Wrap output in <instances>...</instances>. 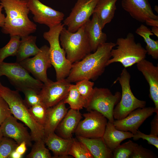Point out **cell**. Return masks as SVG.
Returning a JSON list of instances; mask_svg holds the SVG:
<instances>
[{
    "label": "cell",
    "mask_w": 158,
    "mask_h": 158,
    "mask_svg": "<svg viewBox=\"0 0 158 158\" xmlns=\"http://www.w3.org/2000/svg\"><path fill=\"white\" fill-rule=\"evenodd\" d=\"M116 46V44L111 42H106L100 45L93 53L72 64L66 79L71 83L84 79L96 80L104 72L107 63L111 58V51Z\"/></svg>",
    "instance_id": "cell-1"
},
{
    "label": "cell",
    "mask_w": 158,
    "mask_h": 158,
    "mask_svg": "<svg viewBox=\"0 0 158 158\" xmlns=\"http://www.w3.org/2000/svg\"><path fill=\"white\" fill-rule=\"evenodd\" d=\"M6 16L1 31L21 38L35 32L37 26L29 18L28 0H0Z\"/></svg>",
    "instance_id": "cell-2"
},
{
    "label": "cell",
    "mask_w": 158,
    "mask_h": 158,
    "mask_svg": "<svg viewBox=\"0 0 158 158\" xmlns=\"http://www.w3.org/2000/svg\"><path fill=\"white\" fill-rule=\"evenodd\" d=\"M0 96L7 102L12 114L23 122L30 130L32 140L44 139V127L37 123L30 114L29 107L17 90H13L3 86L0 81Z\"/></svg>",
    "instance_id": "cell-3"
},
{
    "label": "cell",
    "mask_w": 158,
    "mask_h": 158,
    "mask_svg": "<svg viewBox=\"0 0 158 158\" xmlns=\"http://www.w3.org/2000/svg\"><path fill=\"white\" fill-rule=\"evenodd\" d=\"M116 47L111 51V58L107 66L116 62L121 63L124 68L137 63L145 59L146 51L139 42H135L134 35L132 33L128 34L126 37L117 39L115 43Z\"/></svg>",
    "instance_id": "cell-4"
},
{
    "label": "cell",
    "mask_w": 158,
    "mask_h": 158,
    "mask_svg": "<svg viewBox=\"0 0 158 158\" xmlns=\"http://www.w3.org/2000/svg\"><path fill=\"white\" fill-rule=\"evenodd\" d=\"M85 24L75 32H70L63 27L60 32L61 44L67 59L72 64L81 60L92 52Z\"/></svg>",
    "instance_id": "cell-5"
},
{
    "label": "cell",
    "mask_w": 158,
    "mask_h": 158,
    "mask_svg": "<svg viewBox=\"0 0 158 158\" xmlns=\"http://www.w3.org/2000/svg\"><path fill=\"white\" fill-rule=\"evenodd\" d=\"M64 26L61 23L49 28V30L43 34V37L49 44L50 59L56 71L57 80L67 77L72 66L67 59L64 49L60 46L59 35Z\"/></svg>",
    "instance_id": "cell-6"
},
{
    "label": "cell",
    "mask_w": 158,
    "mask_h": 158,
    "mask_svg": "<svg viewBox=\"0 0 158 158\" xmlns=\"http://www.w3.org/2000/svg\"><path fill=\"white\" fill-rule=\"evenodd\" d=\"M130 73L124 68L114 82V83L119 82L122 90L121 99L114 109L113 117L116 120L122 119L134 110L146 106V102L138 99L132 92L130 85Z\"/></svg>",
    "instance_id": "cell-7"
},
{
    "label": "cell",
    "mask_w": 158,
    "mask_h": 158,
    "mask_svg": "<svg viewBox=\"0 0 158 158\" xmlns=\"http://www.w3.org/2000/svg\"><path fill=\"white\" fill-rule=\"evenodd\" d=\"M6 76L11 84L18 91L32 88L38 92L44 83L31 76L29 73L19 63H0V77Z\"/></svg>",
    "instance_id": "cell-8"
},
{
    "label": "cell",
    "mask_w": 158,
    "mask_h": 158,
    "mask_svg": "<svg viewBox=\"0 0 158 158\" xmlns=\"http://www.w3.org/2000/svg\"><path fill=\"white\" fill-rule=\"evenodd\" d=\"M121 97V93L119 92L113 95L108 88L95 87L86 109L88 111L95 110L99 112L108 121L113 123L114 109Z\"/></svg>",
    "instance_id": "cell-9"
},
{
    "label": "cell",
    "mask_w": 158,
    "mask_h": 158,
    "mask_svg": "<svg viewBox=\"0 0 158 158\" xmlns=\"http://www.w3.org/2000/svg\"><path fill=\"white\" fill-rule=\"evenodd\" d=\"M88 111L83 114L84 119L80 121L74 133L76 136L86 138L102 137L108 122L107 119L96 111Z\"/></svg>",
    "instance_id": "cell-10"
},
{
    "label": "cell",
    "mask_w": 158,
    "mask_h": 158,
    "mask_svg": "<svg viewBox=\"0 0 158 158\" xmlns=\"http://www.w3.org/2000/svg\"><path fill=\"white\" fill-rule=\"evenodd\" d=\"M40 49V51L34 57L27 58L19 63L36 79L46 84L50 80L47 77V70L52 66L49 55V47L45 45Z\"/></svg>",
    "instance_id": "cell-11"
},
{
    "label": "cell",
    "mask_w": 158,
    "mask_h": 158,
    "mask_svg": "<svg viewBox=\"0 0 158 158\" xmlns=\"http://www.w3.org/2000/svg\"><path fill=\"white\" fill-rule=\"evenodd\" d=\"M98 0H77L63 24L70 32H76L90 19Z\"/></svg>",
    "instance_id": "cell-12"
},
{
    "label": "cell",
    "mask_w": 158,
    "mask_h": 158,
    "mask_svg": "<svg viewBox=\"0 0 158 158\" xmlns=\"http://www.w3.org/2000/svg\"><path fill=\"white\" fill-rule=\"evenodd\" d=\"M71 85L66 78L44 84L39 93L42 103L47 108L57 104L67 96Z\"/></svg>",
    "instance_id": "cell-13"
},
{
    "label": "cell",
    "mask_w": 158,
    "mask_h": 158,
    "mask_svg": "<svg viewBox=\"0 0 158 158\" xmlns=\"http://www.w3.org/2000/svg\"><path fill=\"white\" fill-rule=\"evenodd\" d=\"M28 6L33 15L34 21L49 28L61 23L64 19L63 13L45 5L39 0H28Z\"/></svg>",
    "instance_id": "cell-14"
},
{
    "label": "cell",
    "mask_w": 158,
    "mask_h": 158,
    "mask_svg": "<svg viewBox=\"0 0 158 158\" xmlns=\"http://www.w3.org/2000/svg\"><path fill=\"white\" fill-rule=\"evenodd\" d=\"M158 114L155 107L138 108L131 112L125 118L114 120L113 124L115 128L124 131H129L133 135L146 120L154 113Z\"/></svg>",
    "instance_id": "cell-15"
},
{
    "label": "cell",
    "mask_w": 158,
    "mask_h": 158,
    "mask_svg": "<svg viewBox=\"0 0 158 158\" xmlns=\"http://www.w3.org/2000/svg\"><path fill=\"white\" fill-rule=\"evenodd\" d=\"M3 137L14 140L18 145L25 142L28 146L32 145L31 137L27 128L12 115L7 118L0 126Z\"/></svg>",
    "instance_id": "cell-16"
},
{
    "label": "cell",
    "mask_w": 158,
    "mask_h": 158,
    "mask_svg": "<svg viewBox=\"0 0 158 158\" xmlns=\"http://www.w3.org/2000/svg\"><path fill=\"white\" fill-rule=\"evenodd\" d=\"M121 6L133 19L144 23L148 18L158 20L148 0H121Z\"/></svg>",
    "instance_id": "cell-17"
},
{
    "label": "cell",
    "mask_w": 158,
    "mask_h": 158,
    "mask_svg": "<svg viewBox=\"0 0 158 158\" xmlns=\"http://www.w3.org/2000/svg\"><path fill=\"white\" fill-rule=\"evenodd\" d=\"M137 67L149 84V97L158 111V66L145 59L137 63Z\"/></svg>",
    "instance_id": "cell-18"
},
{
    "label": "cell",
    "mask_w": 158,
    "mask_h": 158,
    "mask_svg": "<svg viewBox=\"0 0 158 158\" xmlns=\"http://www.w3.org/2000/svg\"><path fill=\"white\" fill-rule=\"evenodd\" d=\"M85 25V31L89 40L91 52H94L100 45L106 42L107 35L102 31L99 19L95 13L92 14V19Z\"/></svg>",
    "instance_id": "cell-19"
},
{
    "label": "cell",
    "mask_w": 158,
    "mask_h": 158,
    "mask_svg": "<svg viewBox=\"0 0 158 158\" xmlns=\"http://www.w3.org/2000/svg\"><path fill=\"white\" fill-rule=\"evenodd\" d=\"M82 118L79 110L71 109L56 128L55 131L58 135L64 139L72 138L73 134Z\"/></svg>",
    "instance_id": "cell-20"
},
{
    "label": "cell",
    "mask_w": 158,
    "mask_h": 158,
    "mask_svg": "<svg viewBox=\"0 0 158 158\" xmlns=\"http://www.w3.org/2000/svg\"><path fill=\"white\" fill-rule=\"evenodd\" d=\"M68 111L63 100L55 105L48 108L46 121L44 127L45 137L54 133L55 130Z\"/></svg>",
    "instance_id": "cell-21"
},
{
    "label": "cell",
    "mask_w": 158,
    "mask_h": 158,
    "mask_svg": "<svg viewBox=\"0 0 158 158\" xmlns=\"http://www.w3.org/2000/svg\"><path fill=\"white\" fill-rule=\"evenodd\" d=\"M73 138L64 139L53 133L45 136L44 140L48 148L53 153L55 157L66 158Z\"/></svg>",
    "instance_id": "cell-22"
},
{
    "label": "cell",
    "mask_w": 158,
    "mask_h": 158,
    "mask_svg": "<svg viewBox=\"0 0 158 158\" xmlns=\"http://www.w3.org/2000/svg\"><path fill=\"white\" fill-rule=\"evenodd\" d=\"M133 135L130 132L116 129L113 123L108 121L102 137L107 145L113 152L122 141L132 138Z\"/></svg>",
    "instance_id": "cell-23"
},
{
    "label": "cell",
    "mask_w": 158,
    "mask_h": 158,
    "mask_svg": "<svg viewBox=\"0 0 158 158\" xmlns=\"http://www.w3.org/2000/svg\"><path fill=\"white\" fill-rule=\"evenodd\" d=\"M87 147L94 158H113L112 151L105 144L102 137L89 138L76 136Z\"/></svg>",
    "instance_id": "cell-24"
},
{
    "label": "cell",
    "mask_w": 158,
    "mask_h": 158,
    "mask_svg": "<svg viewBox=\"0 0 158 158\" xmlns=\"http://www.w3.org/2000/svg\"><path fill=\"white\" fill-rule=\"evenodd\" d=\"M117 0H98L93 13H96L103 28L114 18Z\"/></svg>",
    "instance_id": "cell-25"
},
{
    "label": "cell",
    "mask_w": 158,
    "mask_h": 158,
    "mask_svg": "<svg viewBox=\"0 0 158 158\" xmlns=\"http://www.w3.org/2000/svg\"><path fill=\"white\" fill-rule=\"evenodd\" d=\"M18 52L16 56V62L19 63L32 56H35L40 49L37 46L36 36L28 35L21 38Z\"/></svg>",
    "instance_id": "cell-26"
},
{
    "label": "cell",
    "mask_w": 158,
    "mask_h": 158,
    "mask_svg": "<svg viewBox=\"0 0 158 158\" xmlns=\"http://www.w3.org/2000/svg\"><path fill=\"white\" fill-rule=\"evenodd\" d=\"M135 33L143 38L146 44L145 49L147 54L155 59H158V40L151 38L153 34L151 30L145 25L142 24L136 30Z\"/></svg>",
    "instance_id": "cell-27"
},
{
    "label": "cell",
    "mask_w": 158,
    "mask_h": 158,
    "mask_svg": "<svg viewBox=\"0 0 158 158\" xmlns=\"http://www.w3.org/2000/svg\"><path fill=\"white\" fill-rule=\"evenodd\" d=\"M64 103L68 104L71 109L78 110L86 108L87 101L80 93L75 85L71 84L67 96L63 100Z\"/></svg>",
    "instance_id": "cell-28"
},
{
    "label": "cell",
    "mask_w": 158,
    "mask_h": 158,
    "mask_svg": "<svg viewBox=\"0 0 158 158\" xmlns=\"http://www.w3.org/2000/svg\"><path fill=\"white\" fill-rule=\"evenodd\" d=\"M21 37L18 36H10L8 43L0 48V63L9 56H16L19 47Z\"/></svg>",
    "instance_id": "cell-29"
},
{
    "label": "cell",
    "mask_w": 158,
    "mask_h": 158,
    "mask_svg": "<svg viewBox=\"0 0 158 158\" xmlns=\"http://www.w3.org/2000/svg\"><path fill=\"white\" fill-rule=\"evenodd\" d=\"M68 155L75 158H94L86 145L82 142L73 138Z\"/></svg>",
    "instance_id": "cell-30"
},
{
    "label": "cell",
    "mask_w": 158,
    "mask_h": 158,
    "mask_svg": "<svg viewBox=\"0 0 158 158\" xmlns=\"http://www.w3.org/2000/svg\"><path fill=\"white\" fill-rule=\"evenodd\" d=\"M30 153L26 156L27 158H51V154L45 146L44 139L35 142Z\"/></svg>",
    "instance_id": "cell-31"
},
{
    "label": "cell",
    "mask_w": 158,
    "mask_h": 158,
    "mask_svg": "<svg viewBox=\"0 0 158 158\" xmlns=\"http://www.w3.org/2000/svg\"><path fill=\"white\" fill-rule=\"evenodd\" d=\"M30 112L35 120L44 127L46 120L47 108L42 103L29 108Z\"/></svg>",
    "instance_id": "cell-32"
},
{
    "label": "cell",
    "mask_w": 158,
    "mask_h": 158,
    "mask_svg": "<svg viewBox=\"0 0 158 158\" xmlns=\"http://www.w3.org/2000/svg\"><path fill=\"white\" fill-rule=\"evenodd\" d=\"M137 144L129 140L120 145L113 151V158H130Z\"/></svg>",
    "instance_id": "cell-33"
},
{
    "label": "cell",
    "mask_w": 158,
    "mask_h": 158,
    "mask_svg": "<svg viewBox=\"0 0 158 158\" xmlns=\"http://www.w3.org/2000/svg\"><path fill=\"white\" fill-rule=\"evenodd\" d=\"M18 145L13 139L3 137L0 141V158H9Z\"/></svg>",
    "instance_id": "cell-34"
},
{
    "label": "cell",
    "mask_w": 158,
    "mask_h": 158,
    "mask_svg": "<svg viewBox=\"0 0 158 158\" xmlns=\"http://www.w3.org/2000/svg\"><path fill=\"white\" fill-rule=\"evenodd\" d=\"M76 83L78 90L87 102L92 93L94 83L87 79L82 80Z\"/></svg>",
    "instance_id": "cell-35"
},
{
    "label": "cell",
    "mask_w": 158,
    "mask_h": 158,
    "mask_svg": "<svg viewBox=\"0 0 158 158\" xmlns=\"http://www.w3.org/2000/svg\"><path fill=\"white\" fill-rule=\"evenodd\" d=\"M25 96L24 101L29 108L35 105L42 103L39 92L32 88H27L22 92Z\"/></svg>",
    "instance_id": "cell-36"
},
{
    "label": "cell",
    "mask_w": 158,
    "mask_h": 158,
    "mask_svg": "<svg viewBox=\"0 0 158 158\" xmlns=\"http://www.w3.org/2000/svg\"><path fill=\"white\" fill-rule=\"evenodd\" d=\"M157 157L151 150L137 144L130 158H155Z\"/></svg>",
    "instance_id": "cell-37"
},
{
    "label": "cell",
    "mask_w": 158,
    "mask_h": 158,
    "mask_svg": "<svg viewBox=\"0 0 158 158\" xmlns=\"http://www.w3.org/2000/svg\"><path fill=\"white\" fill-rule=\"evenodd\" d=\"M132 138L133 140L135 141L140 138L146 140L149 144L153 145L157 149H158V136L150 134L149 135L145 134L138 130Z\"/></svg>",
    "instance_id": "cell-38"
},
{
    "label": "cell",
    "mask_w": 158,
    "mask_h": 158,
    "mask_svg": "<svg viewBox=\"0 0 158 158\" xmlns=\"http://www.w3.org/2000/svg\"><path fill=\"white\" fill-rule=\"evenodd\" d=\"M12 114L8 104L0 96V126L7 118Z\"/></svg>",
    "instance_id": "cell-39"
},
{
    "label": "cell",
    "mask_w": 158,
    "mask_h": 158,
    "mask_svg": "<svg viewBox=\"0 0 158 158\" xmlns=\"http://www.w3.org/2000/svg\"><path fill=\"white\" fill-rule=\"evenodd\" d=\"M150 134L158 136V114H156L151 122Z\"/></svg>",
    "instance_id": "cell-40"
},
{
    "label": "cell",
    "mask_w": 158,
    "mask_h": 158,
    "mask_svg": "<svg viewBox=\"0 0 158 158\" xmlns=\"http://www.w3.org/2000/svg\"><path fill=\"white\" fill-rule=\"evenodd\" d=\"M26 144L25 142H23L18 145L16 148L15 150L23 155L25 152L27 148Z\"/></svg>",
    "instance_id": "cell-41"
},
{
    "label": "cell",
    "mask_w": 158,
    "mask_h": 158,
    "mask_svg": "<svg viewBox=\"0 0 158 158\" xmlns=\"http://www.w3.org/2000/svg\"><path fill=\"white\" fill-rule=\"evenodd\" d=\"M145 23L148 26L158 27V20L149 18L145 21Z\"/></svg>",
    "instance_id": "cell-42"
},
{
    "label": "cell",
    "mask_w": 158,
    "mask_h": 158,
    "mask_svg": "<svg viewBox=\"0 0 158 158\" xmlns=\"http://www.w3.org/2000/svg\"><path fill=\"white\" fill-rule=\"evenodd\" d=\"M3 8V6L0 5V27L1 28L4 25L5 19V15L2 13Z\"/></svg>",
    "instance_id": "cell-43"
},
{
    "label": "cell",
    "mask_w": 158,
    "mask_h": 158,
    "mask_svg": "<svg viewBox=\"0 0 158 158\" xmlns=\"http://www.w3.org/2000/svg\"><path fill=\"white\" fill-rule=\"evenodd\" d=\"M22 156L15 150L11 153L9 158H22Z\"/></svg>",
    "instance_id": "cell-44"
},
{
    "label": "cell",
    "mask_w": 158,
    "mask_h": 158,
    "mask_svg": "<svg viewBox=\"0 0 158 158\" xmlns=\"http://www.w3.org/2000/svg\"><path fill=\"white\" fill-rule=\"evenodd\" d=\"M151 31L153 35L158 37V27H152Z\"/></svg>",
    "instance_id": "cell-45"
},
{
    "label": "cell",
    "mask_w": 158,
    "mask_h": 158,
    "mask_svg": "<svg viewBox=\"0 0 158 158\" xmlns=\"http://www.w3.org/2000/svg\"><path fill=\"white\" fill-rule=\"evenodd\" d=\"M3 136L0 127V141L3 137Z\"/></svg>",
    "instance_id": "cell-46"
},
{
    "label": "cell",
    "mask_w": 158,
    "mask_h": 158,
    "mask_svg": "<svg viewBox=\"0 0 158 158\" xmlns=\"http://www.w3.org/2000/svg\"><path fill=\"white\" fill-rule=\"evenodd\" d=\"M154 10L158 13V7L157 5H156L154 8Z\"/></svg>",
    "instance_id": "cell-47"
}]
</instances>
